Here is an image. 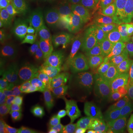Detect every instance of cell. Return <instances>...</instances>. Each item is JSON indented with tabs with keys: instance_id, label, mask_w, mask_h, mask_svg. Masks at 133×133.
Instances as JSON below:
<instances>
[{
	"instance_id": "6da1fadb",
	"label": "cell",
	"mask_w": 133,
	"mask_h": 133,
	"mask_svg": "<svg viewBox=\"0 0 133 133\" xmlns=\"http://www.w3.org/2000/svg\"><path fill=\"white\" fill-rule=\"evenodd\" d=\"M56 54L53 40L37 37L30 42L25 58L26 66L40 79L47 78L54 67Z\"/></svg>"
},
{
	"instance_id": "7a4b0ae2",
	"label": "cell",
	"mask_w": 133,
	"mask_h": 133,
	"mask_svg": "<svg viewBox=\"0 0 133 133\" xmlns=\"http://www.w3.org/2000/svg\"><path fill=\"white\" fill-rule=\"evenodd\" d=\"M58 48L70 57L74 66L81 54L88 49L84 24L79 18H74L63 25L57 38Z\"/></svg>"
},
{
	"instance_id": "3957f363",
	"label": "cell",
	"mask_w": 133,
	"mask_h": 133,
	"mask_svg": "<svg viewBox=\"0 0 133 133\" xmlns=\"http://www.w3.org/2000/svg\"><path fill=\"white\" fill-rule=\"evenodd\" d=\"M128 115V108L124 102L111 101L105 104L90 119V124L86 128L106 133H124Z\"/></svg>"
},
{
	"instance_id": "277c9868",
	"label": "cell",
	"mask_w": 133,
	"mask_h": 133,
	"mask_svg": "<svg viewBox=\"0 0 133 133\" xmlns=\"http://www.w3.org/2000/svg\"><path fill=\"white\" fill-rule=\"evenodd\" d=\"M120 34V29L113 16L99 18L94 21L90 28L92 46L101 52H109L116 49Z\"/></svg>"
},
{
	"instance_id": "5b68a950",
	"label": "cell",
	"mask_w": 133,
	"mask_h": 133,
	"mask_svg": "<svg viewBox=\"0 0 133 133\" xmlns=\"http://www.w3.org/2000/svg\"><path fill=\"white\" fill-rule=\"evenodd\" d=\"M35 101L31 92L22 87H14L6 91L1 100V109L5 115L26 117L31 113Z\"/></svg>"
},
{
	"instance_id": "8992f818",
	"label": "cell",
	"mask_w": 133,
	"mask_h": 133,
	"mask_svg": "<svg viewBox=\"0 0 133 133\" xmlns=\"http://www.w3.org/2000/svg\"><path fill=\"white\" fill-rule=\"evenodd\" d=\"M78 94L87 106L91 119L106 104L104 80L90 81L81 77L78 81Z\"/></svg>"
},
{
	"instance_id": "52a82bcc",
	"label": "cell",
	"mask_w": 133,
	"mask_h": 133,
	"mask_svg": "<svg viewBox=\"0 0 133 133\" xmlns=\"http://www.w3.org/2000/svg\"><path fill=\"white\" fill-rule=\"evenodd\" d=\"M104 80L105 87L110 95L124 90L125 96H131L133 93V65L125 64L107 70Z\"/></svg>"
},
{
	"instance_id": "ba28073f",
	"label": "cell",
	"mask_w": 133,
	"mask_h": 133,
	"mask_svg": "<svg viewBox=\"0 0 133 133\" xmlns=\"http://www.w3.org/2000/svg\"><path fill=\"white\" fill-rule=\"evenodd\" d=\"M22 5L38 26H50L55 14L49 0H22Z\"/></svg>"
},
{
	"instance_id": "9c48e42d",
	"label": "cell",
	"mask_w": 133,
	"mask_h": 133,
	"mask_svg": "<svg viewBox=\"0 0 133 133\" xmlns=\"http://www.w3.org/2000/svg\"><path fill=\"white\" fill-rule=\"evenodd\" d=\"M25 34L23 33L11 16L2 18L0 21V37L8 48V52L19 51L23 44Z\"/></svg>"
},
{
	"instance_id": "30bf717a",
	"label": "cell",
	"mask_w": 133,
	"mask_h": 133,
	"mask_svg": "<svg viewBox=\"0 0 133 133\" xmlns=\"http://www.w3.org/2000/svg\"><path fill=\"white\" fill-rule=\"evenodd\" d=\"M76 65L81 78L90 81L104 80V74L99 62L89 48L81 54Z\"/></svg>"
},
{
	"instance_id": "8fae6325",
	"label": "cell",
	"mask_w": 133,
	"mask_h": 133,
	"mask_svg": "<svg viewBox=\"0 0 133 133\" xmlns=\"http://www.w3.org/2000/svg\"><path fill=\"white\" fill-rule=\"evenodd\" d=\"M72 78V69H62L54 68L50 72L45 81L44 82L42 88L56 87L64 89L70 85Z\"/></svg>"
},
{
	"instance_id": "7c38bea8",
	"label": "cell",
	"mask_w": 133,
	"mask_h": 133,
	"mask_svg": "<svg viewBox=\"0 0 133 133\" xmlns=\"http://www.w3.org/2000/svg\"><path fill=\"white\" fill-rule=\"evenodd\" d=\"M120 29V32L133 30V5L121 8L113 16Z\"/></svg>"
},
{
	"instance_id": "4fadbf2b",
	"label": "cell",
	"mask_w": 133,
	"mask_h": 133,
	"mask_svg": "<svg viewBox=\"0 0 133 133\" xmlns=\"http://www.w3.org/2000/svg\"><path fill=\"white\" fill-rule=\"evenodd\" d=\"M78 95V82L72 81L71 84L59 94L57 98V104L63 111H67L72 103Z\"/></svg>"
},
{
	"instance_id": "5bb4252c",
	"label": "cell",
	"mask_w": 133,
	"mask_h": 133,
	"mask_svg": "<svg viewBox=\"0 0 133 133\" xmlns=\"http://www.w3.org/2000/svg\"><path fill=\"white\" fill-rule=\"evenodd\" d=\"M11 17L19 30L25 35L31 29L38 27V24L34 22L30 18L22 5H20L18 10L12 15Z\"/></svg>"
},
{
	"instance_id": "9a60e30c",
	"label": "cell",
	"mask_w": 133,
	"mask_h": 133,
	"mask_svg": "<svg viewBox=\"0 0 133 133\" xmlns=\"http://www.w3.org/2000/svg\"><path fill=\"white\" fill-rule=\"evenodd\" d=\"M67 112L69 118L73 122H81L87 117L89 118L87 107L79 94L67 109Z\"/></svg>"
},
{
	"instance_id": "2e32d148",
	"label": "cell",
	"mask_w": 133,
	"mask_h": 133,
	"mask_svg": "<svg viewBox=\"0 0 133 133\" xmlns=\"http://www.w3.org/2000/svg\"><path fill=\"white\" fill-rule=\"evenodd\" d=\"M22 5V0H0V17L12 16Z\"/></svg>"
},
{
	"instance_id": "e0dca14e",
	"label": "cell",
	"mask_w": 133,
	"mask_h": 133,
	"mask_svg": "<svg viewBox=\"0 0 133 133\" xmlns=\"http://www.w3.org/2000/svg\"><path fill=\"white\" fill-rule=\"evenodd\" d=\"M118 46L124 49L129 56L133 57V30L121 33Z\"/></svg>"
},
{
	"instance_id": "ac0fdd59",
	"label": "cell",
	"mask_w": 133,
	"mask_h": 133,
	"mask_svg": "<svg viewBox=\"0 0 133 133\" xmlns=\"http://www.w3.org/2000/svg\"><path fill=\"white\" fill-rule=\"evenodd\" d=\"M11 76L9 62L6 58H1L0 62V82L3 87H6Z\"/></svg>"
},
{
	"instance_id": "d6986e66",
	"label": "cell",
	"mask_w": 133,
	"mask_h": 133,
	"mask_svg": "<svg viewBox=\"0 0 133 133\" xmlns=\"http://www.w3.org/2000/svg\"><path fill=\"white\" fill-rule=\"evenodd\" d=\"M70 64H72V63L70 57L62 50L61 48H58V51L56 52V56H55L54 67L67 69L70 66Z\"/></svg>"
},
{
	"instance_id": "ffe728a7",
	"label": "cell",
	"mask_w": 133,
	"mask_h": 133,
	"mask_svg": "<svg viewBox=\"0 0 133 133\" xmlns=\"http://www.w3.org/2000/svg\"><path fill=\"white\" fill-rule=\"evenodd\" d=\"M44 133H71L66 129L62 128H52Z\"/></svg>"
},
{
	"instance_id": "44dd1931",
	"label": "cell",
	"mask_w": 133,
	"mask_h": 133,
	"mask_svg": "<svg viewBox=\"0 0 133 133\" xmlns=\"http://www.w3.org/2000/svg\"><path fill=\"white\" fill-rule=\"evenodd\" d=\"M8 52V48L7 47V45L5 44L4 42L0 40V55L2 56Z\"/></svg>"
},
{
	"instance_id": "7402d4cb",
	"label": "cell",
	"mask_w": 133,
	"mask_h": 133,
	"mask_svg": "<svg viewBox=\"0 0 133 133\" xmlns=\"http://www.w3.org/2000/svg\"><path fill=\"white\" fill-rule=\"evenodd\" d=\"M81 133H106L104 132H101L99 130H96V129H90L86 128L84 131H82Z\"/></svg>"
},
{
	"instance_id": "603a6c76",
	"label": "cell",
	"mask_w": 133,
	"mask_h": 133,
	"mask_svg": "<svg viewBox=\"0 0 133 133\" xmlns=\"http://www.w3.org/2000/svg\"><path fill=\"white\" fill-rule=\"evenodd\" d=\"M91 2H95V3H104V2H107L109 0H88Z\"/></svg>"
},
{
	"instance_id": "cb8c5ba5",
	"label": "cell",
	"mask_w": 133,
	"mask_h": 133,
	"mask_svg": "<svg viewBox=\"0 0 133 133\" xmlns=\"http://www.w3.org/2000/svg\"><path fill=\"white\" fill-rule=\"evenodd\" d=\"M27 133H36L34 129H33V127H28V129H27Z\"/></svg>"
},
{
	"instance_id": "d4e9b609",
	"label": "cell",
	"mask_w": 133,
	"mask_h": 133,
	"mask_svg": "<svg viewBox=\"0 0 133 133\" xmlns=\"http://www.w3.org/2000/svg\"><path fill=\"white\" fill-rule=\"evenodd\" d=\"M127 133H133V121H132V123L131 124V125H130L129 128L128 129Z\"/></svg>"
},
{
	"instance_id": "484cf974",
	"label": "cell",
	"mask_w": 133,
	"mask_h": 133,
	"mask_svg": "<svg viewBox=\"0 0 133 133\" xmlns=\"http://www.w3.org/2000/svg\"><path fill=\"white\" fill-rule=\"evenodd\" d=\"M27 129H28V127H25L24 128H22L19 132L17 133H27Z\"/></svg>"
}]
</instances>
